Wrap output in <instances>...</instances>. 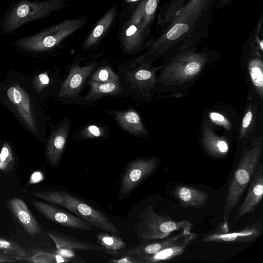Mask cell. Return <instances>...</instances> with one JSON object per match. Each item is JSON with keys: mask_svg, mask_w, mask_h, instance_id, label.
Masks as SVG:
<instances>
[{"mask_svg": "<svg viewBox=\"0 0 263 263\" xmlns=\"http://www.w3.org/2000/svg\"><path fill=\"white\" fill-rule=\"evenodd\" d=\"M32 203L42 215L54 223L74 229H90V225L84 220L62 209L40 201L33 200Z\"/></svg>", "mask_w": 263, "mask_h": 263, "instance_id": "11", "label": "cell"}, {"mask_svg": "<svg viewBox=\"0 0 263 263\" xmlns=\"http://www.w3.org/2000/svg\"><path fill=\"white\" fill-rule=\"evenodd\" d=\"M159 158H140L127 164L120 180L118 198L122 199L130 194L157 169Z\"/></svg>", "mask_w": 263, "mask_h": 263, "instance_id": "8", "label": "cell"}, {"mask_svg": "<svg viewBox=\"0 0 263 263\" xmlns=\"http://www.w3.org/2000/svg\"><path fill=\"white\" fill-rule=\"evenodd\" d=\"M0 250L15 257H27L26 251L16 242L0 238Z\"/></svg>", "mask_w": 263, "mask_h": 263, "instance_id": "30", "label": "cell"}, {"mask_svg": "<svg viewBox=\"0 0 263 263\" xmlns=\"http://www.w3.org/2000/svg\"><path fill=\"white\" fill-rule=\"evenodd\" d=\"M256 103L251 99L245 110L239 129V138L242 140L248 139L252 134L257 114Z\"/></svg>", "mask_w": 263, "mask_h": 263, "instance_id": "25", "label": "cell"}, {"mask_svg": "<svg viewBox=\"0 0 263 263\" xmlns=\"http://www.w3.org/2000/svg\"><path fill=\"white\" fill-rule=\"evenodd\" d=\"M214 1L190 0L184 4L166 24L164 31L152 43L143 60L151 63L161 57L164 62L180 50L193 46L189 34Z\"/></svg>", "mask_w": 263, "mask_h": 263, "instance_id": "1", "label": "cell"}, {"mask_svg": "<svg viewBox=\"0 0 263 263\" xmlns=\"http://www.w3.org/2000/svg\"><path fill=\"white\" fill-rule=\"evenodd\" d=\"M201 142L206 152L213 157L221 158L229 153L228 141L225 137L215 133L207 119L203 122Z\"/></svg>", "mask_w": 263, "mask_h": 263, "instance_id": "14", "label": "cell"}, {"mask_svg": "<svg viewBox=\"0 0 263 263\" xmlns=\"http://www.w3.org/2000/svg\"><path fill=\"white\" fill-rule=\"evenodd\" d=\"M173 193L180 205L185 208H200L205 204L209 199V195L206 192L186 185H176Z\"/></svg>", "mask_w": 263, "mask_h": 263, "instance_id": "19", "label": "cell"}, {"mask_svg": "<svg viewBox=\"0 0 263 263\" xmlns=\"http://www.w3.org/2000/svg\"><path fill=\"white\" fill-rule=\"evenodd\" d=\"M48 235L54 241L57 249H78L86 251H99L110 255H116L112 252L107 250L101 245H96L86 241L79 239L58 232L49 231Z\"/></svg>", "mask_w": 263, "mask_h": 263, "instance_id": "20", "label": "cell"}, {"mask_svg": "<svg viewBox=\"0 0 263 263\" xmlns=\"http://www.w3.org/2000/svg\"><path fill=\"white\" fill-rule=\"evenodd\" d=\"M210 119L214 123L223 126L227 129H230V122L222 115L217 112H212L210 114Z\"/></svg>", "mask_w": 263, "mask_h": 263, "instance_id": "35", "label": "cell"}, {"mask_svg": "<svg viewBox=\"0 0 263 263\" xmlns=\"http://www.w3.org/2000/svg\"><path fill=\"white\" fill-rule=\"evenodd\" d=\"M262 151V136L253 138L251 145L243 149L228 187L224 214L232 212L239 201L259 164Z\"/></svg>", "mask_w": 263, "mask_h": 263, "instance_id": "4", "label": "cell"}, {"mask_svg": "<svg viewBox=\"0 0 263 263\" xmlns=\"http://www.w3.org/2000/svg\"><path fill=\"white\" fill-rule=\"evenodd\" d=\"M14 160L12 153L7 144H5L0 153V170L5 173L11 172L14 167Z\"/></svg>", "mask_w": 263, "mask_h": 263, "instance_id": "31", "label": "cell"}, {"mask_svg": "<svg viewBox=\"0 0 263 263\" xmlns=\"http://www.w3.org/2000/svg\"><path fill=\"white\" fill-rule=\"evenodd\" d=\"M95 65L96 64L93 63L85 67L78 65L72 67L67 78L62 84L59 97H76Z\"/></svg>", "mask_w": 263, "mask_h": 263, "instance_id": "13", "label": "cell"}, {"mask_svg": "<svg viewBox=\"0 0 263 263\" xmlns=\"http://www.w3.org/2000/svg\"><path fill=\"white\" fill-rule=\"evenodd\" d=\"M39 77L41 82L43 85H47L49 83V79L46 74L44 73H41L39 75Z\"/></svg>", "mask_w": 263, "mask_h": 263, "instance_id": "39", "label": "cell"}, {"mask_svg": "<svg viewBox=\"0 0 263 263\" xmlns=\"http://www.w3.org/2000/svg\"><path fill=\"white\" fill-rule=\"evenodd\" d=\"M140 66L136 69L132 79L134 84L139 89L140 92L145 97L150 98L153 90L155 88L157 76L156 72L159 68H155L151 65L150 63L141 59Z\"/></svg>", "mask_w": 263, "mask_h": 263, "instance_id": "18", "label": "cell"}, {"mask_svg": "<svg viewBox=\"0 0 263 263\" xmlns=\"http://www.w3.org/2000/svg\"><path fill=\"white\" fill-rule=\"evenodd\" d=\"M17 261V260L11 258L0 253V263L13 262Z\"/></svg>", "mask_w": 263, "mask_h": 263, "instance_id": "38", "label": "cell"}, {"mask_svg": "<svg viewBox=\"0 0 263 263\" xmlns=\"http://www.w3.org/2000/svg\"><path fill=\"white\" fill-rule=\"evenodd\" d=\"M191 229H184L179 231V233L175 235L161 239V240L141 243L128 248L125 250L124 255L125 256L137 257L152 256L184 236L191 231Z\"/></svg>", "mask_w": 263, "mask_h": 263, "instance_id": "15", "label": "cell"}, {"mask_svg": "<svg viewBox=\"0 0 263 263\" xmlns=\"http://www.w3.org/2000/svg\"><path fill=\"white\" fill-rule=\"evenodd\" d=\"M248 194L234 217L237 221L243 216L254 213L263 197V165L258 164L250 181Z\"/></svg>", "mask_w": 263, "mask_h": 263, "instance_id": "12", "label": "cell"}, {"mask_svg": "<svg viewBox=\"0 0 263 263\" xmlns=\"http://www.w3.org/2000/svg\"><path fill=\"white\" fill-rule=\"evenodd\" d=\"M66 0H18L5 11L1 20L3 34H11L27 23L49 16L64 6Z\"/></svg>", "mask_w": 263, "mask_h": 263, "instance_id": "3", "label": "cell"}, {"mask_svg": "<svg viewBox=\"0 0 263 263\" xmlns=\"http://www.w3.org/2000/svg\"><path fill=\"white\" fill-rule=\"evenodd\" d=\"M8 205L23 229L32 236L41 233L40 226L25 202L18 198L8 201Z\"/></svg>", "mask_w": 263, "mask_h": 263, "instance_id": "16", "label": "cell"}, {"mask_svg": "<svg viewBox=\"0 0 263 263\" xmlns=\"http://www.w3.org/2000/svg\"><path fill=\"white\" fill-rule=\"evenodd\" d=\"M97 238L101 246L116 254L118 251L126 247V243L116 235L102 232L98 234Z\"/></svg>", "mask_w": 263, "mask_h": 263, "instance_id": "27", "label": "cell"}, {"mask_svg": "<svg viewBox=\"0 0 263 263\" xmlns=\"http://www.w3.org/2000/svg\"><path fill=\"white\" fill-rule=\"evenodd\" d=\"M216 59L213 53L193 47L180 50L160 67L155 88L164 97L185 95L204 69Z\"/></svg>", "mask_w": 263, "mask_h": 263, "instance_id": "2", "label": "cell"}, {"mask_svg": "<svg viewBox=\"0 0 263 263\" xmlns=\"http://www.w3.org/2000/svg\"><path fill=\"white\" fill-rule=\"evenodd\" d=\"M116 119L121 126L128 132L140 137L146 136L147 131L139 115L132 109L116 113Z\"/></svg>", "mask_w": 263, "mask_h": 263, "instance_id": "24", "label": "cell"}, {"mask_svg": "<svg viewBox=\"0 0 263 263\" xmlns=\"http://www.w3.org/2000/svg\"><path fill=\"white\" fill-rule=\"evenodd\" d=\"M228 215H224V221L215 231L206 234L202 237L205 242L226 243L248 242L258 238L262 233V224L260 219L237 231L229 232Z\"/></svg>", "mask_w": 263, "mask_h": 263, "instance_id": "9", "label": "cell"}, {"mask_svg": "<svg viewBox=\"0 0 263 263\" xmlns=\"http://www.w3.org/2000/svg\"><path fill=\"white\" fill-rule=\"evenodd\" d=\"M247 71L257 95L263 99V62L258 53H253L247 62Z\"/></svg>", "mask_w": 263, "mask_h": 263, "instance_id": "23", "label": "cell"}, {"mask_svg": "<svg viewBox=\"0 0 263 263\" xmlns=\"http://www.w3.org/2000/svg\"><path fill=\"white\" fill-rule=\"evenodd\" d=\"M94 81L108 83L119 82V77L109 67L105 66L99 69L91 77Z\"/></svg>", "mask_w": 263, "mask_h": 263, "instance_id": "32", "label": "cell"}, {"mask_svg": "<svg viewBox=\"0 0 263 263\" xmlns=\"http://www.w3.org/2000/svg\"><path fill=\"white\" fill-rule=\"evenodd\" d=\"M186 0H172L162 8L159 15L160 25H165L176 11L186 2Z\"/></svg>", "mask_w": 263, "mask_h": 263, "instance_id": "28", "label": "cell"}, {"mask_svg": "<svg viewBox=\"0 0 263 263\" xmlns=\"http://www.w3.org/2000/svg\"><path fill=\"white\" fill-rule=\"evenodd\" d=\"M69 126L65 124L60 126L53 134L47 146V158L49 164L57 168L61 160L67 139Z\"/></svg>", "mask_w": 263, "mask_h": 263, "instance_id": "21", "label": "cell"}, {"mask_svg": "<svg viewBox=\"0 0 263 263\" xmlns=\"http://www.w3.org/2000/svg\"><path fill=\"white\" fill-rule=\"evenodd\" d=\"M89 84L90 91L85 98L86 100L95 101L103 96L116 95L121 91L119 82L102 83L91 80Z\"/></svg>", "mask_w": 263, "mask_h": 263, "instance_id": "26", "label": "cell"}, {"mask_svg": "<svg viewBox=\"0 0 263 263\" xmlns=\"http://www.w3.org/2000/svg\"><path fill=\"white\" fill-rule=\"evenodd\" d=\"M57 254L61 256L66 259H71L75 256L74 253L71 250L67 249H57Z\"/></svg>", "mask_w": 263, "mask_h": 263, "instance_id": "37", "label": "cell"}, {"mask_svg": "<svg viewBox=\"0 0 263 263\" xmlns=\"http://www.w3.org/2000/svg\"><path fill=\"white\" fill-rule=\"evenodd\" d=\"M192 226L189 221L175 220L169 216L158 214L151 205L141 215L135 231L139 239L148 241L166 238L174 232L191 229Z\"/></svg>", "mask_w": 263, "mask_h": 263, "instance_id": "7", "label": "cell"}, {"mask_svg": "<svg viewBox=\"0 0 263 263\" xmlns=\"http://www.w3.org/2000/svg\"><path fill=\"white\" fill-rule=\"evenodd\" d=\"M7 95L10 100L14 104H19L22 100V92L20 88L14 87L9 88L7 91Z\"/></svg>", "mask_w": 263, "mask_h": 263, "instance_id": "34", "label": "cell"}, {"mask_svg": "<svg viewBox=\"0 0 263 263\" xmlns=\"http://www.w3.org/2000/svg\"><path fill=\"white\" fill-rule=\"evenodd\" d=\"M142 11L141 3L121 29L122 45L128 52L137 50L143 44L145 32L142 28Z\"/></svg>", "mask_w": 263, "mask_h": 263, "instance_id": "10", "label": "cell"}, {"mask_svg": "<svg viewBox=\"0 0 263 263\" xmlns=\"http://www.w3.org/2000/svg\"><path fill=\"white\" fill-rule=\"evenodd\" d=\"M109 262L112 263H140L139 260L136 256H124L118 259H111Z\"/></svg>", "mask_w": 263, "mask_h": 263, "instance_id": "36", "label": "cell"}, {"mask_svg": "<svg viewBox=\"0 0 263 263\" xmlns=\"http://www.w3.org/2000/svg\"><path fill=\"white\" fill-rule=\"evenodd\" d=\"M159 0H143L142 4V28L145 32L146 29L152 21Z\"/></svg>", "mask_w": 263, "mask_h": 263, "instance_id": "29", "label": "cell"}, {"mask_svg": "<svg viewBox=\"0 0 263 263\" xmlns=\"http://www.w3.org/2000/svg\"><path fill=\"white\" fill-rule=\"evenodd\" d=\"M117 13V7L115 5L103 15L84 41L82 46L83 50L95 45L105 34L112 25Z\"/></svg>", "mask_w": 263, "mask_h": 263, "instance_id": "22", "label": "cell"}, {"mask_svg": "<svg viewBox=\"0 0 263 263\" xmlns=\"http://www.w3.org/2000/svg\"><path fill=\"white\" fill-rule=\"evenodd\" d=\"M104 133V129L102 127L95 125H91L82 130L81 135L85 138H93L101 137Z\"/></svg>", "mask_w": 263, "mask_h": 263, "instance_id": "33", "label": "cell"}, {"mask_svg": "<svg viewBox=\"0 0 263 263\" xmlns=\"http://www.w3.org/2000/svg\"><path fill=\"white\" fill-rule=\"evenodd\" d=\"M231 1V0H219L218 4L219 5L220 7H221L222 6L227 4Z\"/></svg>", "mask_w": 263, "mask_h": 263, "instance_id": "40", "label": "cell"}, {"mask_svg": "<svg viewBox=\"0 0 263 263\" xmlns=\"http://www.w3.org/2000/svg\"><path fill=\"white\" fill-rule=\"evenodd\" d=\"M84 17L64 20L32 35L16 40V46L27 51L38 52L51 49L82 28Z\"/></svg>", "mask_w": 263, "mask_h": 263, "instance_id": "6", "label": "cell"}, {"mask_svg": "<svg viewBox=\"0 0 263 263\" xmlns=\"http://www.w3.org/2000/svg\"><path fill=\"white\" fill-rule=\"evenodd\" d=\"M197 234L190 231L184 236L165 249L148 257L136 256L140 263L157 262L168 260L181 255L186 247L198 237Z\"/></svg>", "mask_w": 263, "mask_h": 263, "instance_id": "17", "label": "cell"}, {"mask_svg": "<svg viewBox=\"0 0 263 263\" xmlns=\"http://www.w3.org/2000/svg\"><path fill=\"white\" fill-rule=\"evenodd\" d=\"M30 194L49 203L61 205L101 230L119 236L120 232L103 213L72 194L61 191H44Z\"/></svg>", "mask_w": 263, "mask_h": 263, "instance_id": "5", "label": "cell"}]
</instances>
